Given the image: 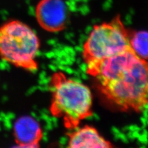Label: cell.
I'll use <instances>...</instances> for the list:
<instances>
[{"instance_id": "1", "label": "cell", "mask_w": 148, "mask_h": 148, "mask_svg": "<svg viewBox=\"0 0 148 148\" xmlns=\"http://www.w3.org/2000/svg\"><path fill=\"white\" fill-rule=\"evenodd\" d=\"M108 103L122 112H140L148 106V61L132 46L86 67Z\"/></svg>"}, {"instance_id": "2", "label": "cell", "mask_w": 148, "mask_h": 148, "mask_svg": "<svg viewBox=\"0 0 148 148\" xmlns=\"http://www.w3.org/2000/svg\"><path fill=\"white\" fill-rule=\"evenodd\" d=\"M49 88L52 96L50 112L62 119L66 128L75 129L83 120L92 116V93L85 84L57 72L51 77Z\"/></svg>"}, {"instance_id": "3", "label": "cell", "mask_w": 148, "mask_h": 148, "mask_svg": "<svg viewBox=\"0 0 148 148\" xmlns=\"http://www.w3.org/2000/svg\"><path fill=\"white\" fill-rule=\"evenodd\" d=\"M40 47L38 36L25 23L12 20L0 27V58L13 66L36 72Z\"/></svg>"}, {"instance_id": "4", "label": "cell", "mask_w": 148, "mask_h": 148, "mask_svg": "<svg viewBox=\"0 0 148 148\" xmlns=\"http://www.w3.org/2000/svg\"><path fill=\"white\" fill-rule=\"evenodd\" d=\"M131 31L125 26L120 15L109 22L94 25L83 45L82 55L86 66L130 47Z\"/></svg>"}, {"instance_id": "5", "label": "cell", "mask_w": 148, "mask_h": 148, "mask_svg": "<svg viewBox=\"0 0 148 148\" xmlns=\"http://www.w3.org/2000/svg\"><path fill=\"white\" fill-rule=\"evenodd\" d=\"M35 17L43 30L56 33L66 28L69 9L64 0H40L36 6Z\"/></svg>"}, {"instance_id": "6", "label": "cell", "mask_w": 148, "mask_h": 148, "mask_svg": "<svg viewBox=\"0 0 148 148\" xmlns=\"http://www.w3.org/2000/svg\"><path fill=\"white\" fill-rule=\"evenodd\" d=\"M13 133L18 147H38L43 133L40 124L29 115L18 118L14 123Z\"/></svg>"}, {"instance_id": "7", "label": "cell", "mask_w": 148, "mask_h": 148, "mask_svg": "<svg viewBox=\"0 0 148 148\" xmlns=\"http://www.w3.org/2000/svg\"><path fill=\"white\" fill-rule=\"evenodd\" d=\"M68 134V147L87 148H110L114 146L102 136L97 130L90 125L76 128Z\"/></svg>"}, {"instance_id": "8", "label": "cell", "mask_w": 148, "mask_h": 148, "mask_svg": "<svg viewBox=\"0 0 148 148\" xmlns=\"http://www.w3.org/2000/svg\"><path fill=\"white\" fill-rule=\"evenodd\" d=\"M130 45L139 57L148 61V31H131Z\"/></svg>"}]
</instances>
